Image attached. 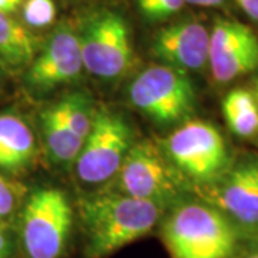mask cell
Segmentation results:
<instances>
[{"instance_id":"obj_1","label":"cell","mask_w":258,"mask_h":258,"mask_svg":"<svg viewBox=\"0 0 258 258\" xmlns=\"http://www.w3.org/2000/svg\"><path fill=\"white\" fill-rule=\"evenodd\" d=\"M161 215L155 203L125 194H102L79 201L88 258H105L147 235Z\"/></svg>"},{"instance_id":"obj_2","label":"cell","mask_w":258,"mask_h":258,"mask_svg":"<svg viewBox=\"0 0 258 258\" xmlns=\"http://www.w3.org/2000/svg\"><path fill=\"white\" fill-rule=\"evenodd\" d=\"M162 240L171 258H230L238 235L218 208L185 204L166 220Z\"/></svg>"},{"instance_id":"obj_3","label":"cell","mask_w":258,"mask_h":258,"mask_svg":"<svg viewBox=\"0 0 258 258\" xmlns=\"http://www.w3.org/2000/svg\"><path fill=\"white\" fill-rule=\"evenodd\" d=\"M83 68L96 78L115 79L129 71L134 47L126 20L112 10L85 18L78 30Z\"/></svg>"},{"instance_id":"obj_4","label":"cell","mask_w":258,"mask_h":258,"mask_svg":"<svg viewBox=\"0 0 258 258\" xmlns=\"http://www.w3.org/2000/svg\"><path fill=\"white\" fill-rule=\"evenodd\" d=\"M129 101L149 119L169 125L192 113L195 89L182 71L166 64H152L131 83Z\"/></svg>"},{"instance_id":"obj_5","label":"cell","mask_w":258,"mask_h":258,"mask_svg":"<svg viewBox=\"0 0 258 258\" xmlns=\"http://www.w3.org/2000/svg\"><path fill=\"white\" fill-rule=\"evenodd\" d=\"M72 207L57 188L30 195L22 215V244L29 258H59L72 228Z\"/></svg>"},{"instance_id":"obj_6","label":"cell","mask_w":258,"mask_h":258,"mask_svg":"<svg viewBox=\"0 0 258 258\" xmlns=\"http://www.w3.org/2000/svg\"><path fill=\"white\" fill-rule=\"evenodd\" d=\"M171 164L197 182L221 178L228 164V149L220 131L205 120L194 119L175 129L165 142Z\"/></svg>"},{"instance_id":"obj_7","label":"cell","mask_w":258,"mask_h":258,"mask_svg":"<svg viewBox=\"0 0 258 258\" xmlns=\"http://www.w3.org/2000/svg\"><path fill=\"white\" fill-rule=\"evenodd\" d=\"M132 147V131L109 109L95 112L93 125L76 159V172L85 184H102L119 172Z\"/></svg>"},{"instance_id":"obj_8","label":"cell","mask_w":258,"mask_h":258,"mask_svg":"<svg viewBox=\"0 0 258 258\" xmlns=\"http://www.w3.org/2000/svg\"><path fill=\"white\" fill-rule=\"evenodd\" d=\"M118 175L122 192L137 200L161 207L178 195L175 174L151 141H139L131 147Z\"/></svg>"},{"instance_id":"obj_9","label":"cell","mask_w":258,"mask_h":258,"mask_svg":"<svg viewBox=\"0 0 258 258\" xmlns=\"http://www.w3.org/2000/svg\"><path fill=\"white\" fill-rule=\"evenodd\" d=\"M208 66L214 79L227 83L258 68V36L231 19H218L210 32Z\"/></svg>"},{"instance_id":"obj_10","label":"cell","mask_w":258,"mask_h":258,"mask_svg":"<svg viewBox=\"0 0 258 258\" xmlns=\"http://www.w3.org/2000/svg\"><path fill=\"white\" fill-rule=\"evenodd\" d=\"M82 69L78 32L68 25H60L30 64L28 82L39 92H47L72 82Z\"/></svg>"},{"instance_id":"obj_11","label":"cell","mask_w":258,"mask_h":258,"mask_svg":"<svg viewBox=\"0 0 258 258\" xmlns=\"http://www.w3.org/2000/svg\"><path fill=\"white\" fill-rule=\"evenodd\" d=\"M152 53L164 64L185 74L200 72L208 66L210 32L195 20L174 23L158 32Z\"/></svg>"},{"instance_id":"obj_12","label":"cell","mask_w":258,"mask_h":258,"mask_svg":"<svg viewBox=\"0 0 258 258\" xmlns=\"http://www.w3.org/2000/svg\"><path fill=\"white\" fill-rule=\"evenodd\" d=\"M220 211L247 228H258V161L247 159L221 178L214 191Z\"/></svg>"},{"instance_id":"obj_13","label":"cell","mask_w":258,"mask_h":258,"mask_svg":"<svg viewBox=\"0 0 258 258\" xmlns=\"http://www.w3.org/2000/svg\"><path fill=\"white\" fill-rule=\"evenodd\" d=\"M35 135L18 115H0V168L18 171L35 155Z\"/></svg>"},{"instance_id":"obj_14","label":"cell","mask_w":258,"mask_h":258,"mask_svg":"<svg viewBox=\"0 0 258 258\" xmlns=\"http://www.w3.org/2000/svg\"><path fill=\"white\" fill-rule=\"evenodd\" d=\"M37 53L39 39L26 25L0 12V59L10 68L20 69L32 64Z\"/></svg>"},{"instance_id":"obj_15","label":"cell","mask_w":258,"mask_h":258,"mask_svg":"<svg viewBox=\"0 0 258 258\" xmlns=\"http://www.w3.org/2000/svg\"><path fill=\"white\" fill-rule=\"evenodd\" d=\"M40 122L47 152L53 158V161L64 166L75 164L85 141L78 134H75L53 106L42 112Z\"/></svg>"},{"instance_id":"obj_16","label":"cell","mask_w":258,"mask_h":258,"mask_svg":"<svg viewBox=\"0 0 258 258\" xmlns=\"http://www.w3.org/2000/svg\"><path fill=\"white\" fill-rule=\"evenodd\" d=\"M222 113L228 128L241 138H251L258 134V102L255 95L237 88L222 101Z\"/></svg>"},{"instance_id":"obj_17","label":"cell","mask_w":258,"mask_h":258,"mask_svg":"<svg viewBox=\"0 0 258 258\" xmlns=\"http://www.w3.org/2000/svg\"><path fill=\"white\" fill-rule=\"evenodd\" d=\"M60 118L85 141L93 125L95 111L89 98L83 93H71L53 105Z\"/></svg>"},{"instance_id":"obj_18","label":"cell","mask_w":258,"mask_h":258,"mask_svg":"<svg viewBox=\"0 0 258 258\" xmlns=\"http://www.w3.org/2000/svg\"><path fill=\"white\" fill-rule=\"evenodd\" d=\"M25 25L42 29L50 26L56 19V5L53 0H25L22 5Z\"/></svg>"},{"instance_id":"obj_19","label":"cell","mask_w":258,"mask_h":258,"mask_svg":"<svg viewBox=\"0 0 258 258\" xmlns=\"http://www.w3.org/2000/svg\"><path fill=\"white\" fill-rule=\"evenodd\" d=\"M139 10L149 20L171 18L184 8V0H138Z\"/></svg>"},{"instance_id":"obj_20","label":"cell","mask_w":258,"mask_h":258,"mask_svg":"<svg viewBox=\"0 0 258 258\" xmlns=\"http://www.w3.org/2000/svg\"><path fill=\"white\" fill-rule=\"evenodd\" d=\"M16 188L0 175V218L8 217L16 205Z\"/></svg>"},{"instance_id":"obj_21","label":"cell","mask_w":258,"mask_h":258,"mask_svg":"<svg viewBox=\"0 0 258 258\" xmlns=\"http://www.w3.org/2000/svg\"><path fill=\"white\" fill-rule=\"evenodd\" d=\"M235 3L251 20L258 23V0H235Z\"/></svg>"},{"instance_id":"obj_22","label":"cell","mask_w":258,"mask_h":258,"mask_svg":"<svg viewBox=\"0 0 258 258\" xmlns=\"http://www.w3.org/2000/svg\"><path fill=\"white\" fill-rule=\"evenodd\" d=\"M25 0H0V12L6 15H13L18 12Z\"/></svg>"},{"instance_id":"obj_23","label":"cell","mask_w":258,"mask_h":258,"mask_svg":"<svg viewBox=\"0 0 258 258\" xmlns=\"http://www.w3.org/2000/svg\"><path fill=\"white\" fill-rule=\"evenodd\" d=\"M184 2L194 6H203V8H218L225 3V0H184Z\"/></svg>"},{"instance_id":"obj_24","label":"cell","mask_w":258,"mask_h":258,"mask_svg":"<svg viewBox=\"0 0 258 258\" xmlns=\"http://www.w3.org/2000/svg\"><path fill=\"white\" fill-rule=\"evenodd\" d=\"M10 251V241L9 238L0 231V258H6Z\"/></svg>"},{"instance_id":"obj_25","label":"cell","mask_w":258,"mask_h":258,"mask_svg":"<svg viewBox=\"0 0 258 258\" xmlns=\"http://www.w3.org/2000/svg\"><path fill=\"white\" fill-rule=\"evenodd\" d=\"M255 99H257L258 102V79H257V82H255Z\"/></svg>"},{"instance_id":"obj_26","label":"cell","mask_w":258,"mask_h":258,"mask_svg":"<svg viewBox=\"0 0 258 258\" xmlns=\"http://www.w3.org/2000/svg\"><path fill=\"white\" fill-rule=\"evenodd\" d=\"M244 258H258V252H255V254H251V255H247V257Z\"/></svg>"},{"instance_id":"obj_27","label":"cell","mask_w":258,"mask_h":258,"mask_svg":"<svg viewBox=\"0 0 258 258\" xmlns=\"http://www.w3.org/2000/svg\"><path fill=\"white\" fill-rule=\"evenodd\" d=\"M0 227H2V224H0Z\"/></svg>"}]
</instances>
